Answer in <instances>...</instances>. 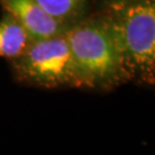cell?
I'll return each instance as SVG.
<instances>
[{"mask_svg":"<svg viewBox=\"0 0 155 155\" xmlns=\"http://www.w3.org/2000/svg\"><path fill=\"white\" fill-rule=\"evenodd\" d=\"M64 35L71 53L75 86L107 87L127 77L110 16L70 25Z\"/></svg>","mask_w":155,"mask_h":155,"instance_id":"obj_1","label":"cell"},{"mask_svg":"<svg viewBox=\"0 0 155 155\" xmlns=\"http://www.w3.org/2000/svg\"><path fill=\"white\" fill-rule=\"evenodd\" d=\"M25 30L12 16L6 14L0 20V58L14 60L30 44Z\"/></svg>","mask_w":155,"mask_h":155,"instance_id":"obj_5","label":"cell"},{"mask_svg":"<svg viewBox=\"0 0 155 155\" xmlns=\"http://www.w3.org/2000/svg\"><path fill=\"white\" fill-rule=\"evenodd\" d=\"M123 2H124V1H131V0H122Z\"/></svg>","mask_w":155,"mask_h":155,"instance_id":"obj_7","label":"cell"},{"mask_svg":"<svg viewBox=\"0 0 155 155\" xmlns=\"http://www.w3.org/2000/svg\"><path fill=\"white\" fill-rule=\"evenodd\" d=\"M47 14L67 25L82 16L87 0H36Z\"/></svg>","mask_w":155,"mask_h":155,"instance_id":"obj_6","label":"cell"},{"mask_svg":"<svg viewBox=\"0 0 155 155\" xmlns=\"http://www.w3.org/2000/svg\"><path fill=\"white\" fill-rule=\"evenodd\" d=\"M12 62L15 77L21 82L46 89L75 86L71 53L64 33L30 41Z\"/></svg>","mask_w":155,"mask_h":155,"instance_id":"obj_3","label":"cell"},{"mask_svg":"<svg viewBox=\"0 0 155 155\" xmlns=\"http://www.w3.org/2000/svg\"><path fill=\"white\" fill-rule=\"evenodd\" d=\"M0 5L25 30L31 41L62 35L70 27L47 14L36 0H0Z\"/></svg>","mask_w":155,"mask_h":155,"instance_id":"obj_4","label":"cell"},{"mask_svg":"<svg viewBox=\"0 0 155 155\" xmlns=\"http://www.w3.org/2000/svg\"><path fill=\"white\" fill-rule=\"evenodd\" d=\"M111 20L127 77L153 83L155 72L154 0L124 1Z\"/></svg>","mask_w":155,"mask_h":155,"instance_id":"obj_2","label":"cell"}]
</instances>
